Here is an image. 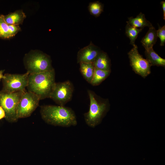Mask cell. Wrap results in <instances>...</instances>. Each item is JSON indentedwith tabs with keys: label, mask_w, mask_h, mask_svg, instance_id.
<instances>
[{
	"label": "cell",
	"mask_w": 165,
	"mask_h": 165,
	"mask_svg": "<svg viewBox=\"0 0 165 165\" xmlns=\"http://www.w3.org/2000/svg\"><path fill=\"white\" fill-rule=\"evenodd\" d=\"M146 59L151 66L165 67V59L160 57L153 50V48L145 50Z\"/></svg>",
	"instance_id": "15"
},
{
	"label": "cell",
	"mask_w": 165,
	"mask_h": 165,
	"mask_svg": "<svg viewBox=\"0 0 165 165\" xmlns=\"http://www.w3.org/2000/svg\"><path fill=\"white\" fill-rule=\"evenodd\" d=\"M74 90L69 80L56 83L50 98L58 105L64 106L72 99Z\"/></svg>",
	"instance_id": "8"
},
{
	"label": "cell",
	"mask_w": 165,
	"mask_h": 165,
	"mask_svg": "<svg viewBox=\"0 0 165 165\" xmlns=\"http://www.w3.org/2000/svg\"><path fill=\"white\" fill-rule=\"evenodd\" d=\"M90 104L88 112L83 114L86 124L91 127H94L99 124L108 109L109 104L107 99L98 96L93 91L87 90Z\"/></svg>",
	"instance_id": "3"
},
{
	"label": "cell",
	"mask_w": 165,
	"mask_h": 165,
	"mask_svg": "<svg viewBox=\"0 0 165 165\" xmlns=\"http://www.w3.org/2000/svg\"><path fill=\"white\" fill-rule=\"evenodd\" d=\"M130 64L135 72L145 78L151 73V66L148 61L139 53L135 45L128 53Z\"/></svg>",
	"instance_id": "9"
},
{
	"label": "cell",
	"mask_w": 165,
	"mask_h": 165,
	"mask_svg": "<svg viewBox=\"0 0 165 165\" xmlns=\"http://www.w3.org/2000/svg\"><path fill=\"white\" fill-rule=\"evenodd\" d=\"M88 9L90 14L95 17H98L103 11L104 5L98 1L91 2L89 3Z\"/></svg>",
	"instance_id": "20"
},
{
	"label": "cell",
	"mask_w": 165,
	"mask_h": 165,
	"mask_svg": "<svg viewBox=\"0 0 165 165\" xmlns=\"http://www.w3.org/2000/svg\"><path fill=\"white\" fill-rule=\"evenodd\" d=\"M93 63L95 68L111 71L110 60L107 54L102 51H101Z\"/></svg>",
	"instance_id": "12"
},
{
	"label": "cell",
	"mask_w": 165,
	"mask_h": 165,
	"mask_svg": "<svg viewBox=\"0 0 165 165\" xmlns=\"http://www.w3.org/2000/svg\"><path fill=\"white\" fill-rule=\"evenodd\" d=\"M156 30L153 27L149 29L145 36L142 39L141 42L145 50L153 48L157 38Z\"/></svg>",
	"instance_id": "14"
},
{
	"label": "cell",
	"mask_w": 165,
	"mask_h": 165,
	"mask_svg": "<svg viewBox=\"0 0 165 165\" xmlns=\"http://www.w3.org/2000/svg\"><path fill=\"white\" fill-rule=\"evenodd\" d=\"M5 116V112L3 108L0 106V120Z\"/></svg>",
	"instance_id": "22"
},
{
	"label": "cell",
	"mask_w": 165,
	"mask_h": 165,
	"mask_svg": "<svg viewBox=\"0 0 165 165\" xmlns=\"http://www.w3.org/2000/svg\"><path fill=\"white\" fill-rule=\"evenodd\" d=\"M21 29L19 25L8 24L6 21L4 16L0 15V38L3 39L11 38L15 36Z\"/></svg>",
	"instance_id": "11"
},
{
	"label": "cell",
	"mask_w": 165,
	"mask_h": 165,
	"mask_svg": "<svg viewBox=\"0 0 165 165\" xmlns=\"http://www.w3.org/2000/svg\"><path fill=\"white\" fill-rule=\"evenodd\" d=\"M101 50L91 41L87 46L80 49L77 54V62L93 63Z\"/></svg>",
	"instance_id": "10"
},
{
	"label": "cell",
	"mask_w": 165,
	"mask_h": 165,
	"mask_svg": "<svg viewBox=\"0 0 165 165\" xmlns=\"http://www.w3.org/2000/svg\"><path fill=\"white\" fill-rule=\"evenodd\" d=\"M4 71V70H0V80L4 77V75L3 74Z\"/></svg>",
	"instance_id": "24"
},
{
	"label": "cell",
	"mask_w": 165,
	"mask_h": 165,
	"mask_svg": "<svg viewBox=\"0 0 165 165\" xmlns=\"http://www.w3.org/2000/svg\"><path fill=\"white\" fill-rule=\"evenodd\" d=\"M24 62L27 72L29 74L49 71L54 69L50 57L40 51H33L26 54L24 59Z\"/></svg>",
	"instance_id": "4"
},
{
	"label": "cell",
	"mask_w": 165,
	"mask_h": 165,
	"mask_svg": "<svg viewBox=\"0 0 165 165\" xmlns=\"http://www.w3.org/2000/svg\"><path fill=\"white\" fill-rule=\"evenodd\" d=\"M29 74L27 72L23 74H5L2 79V90L8 93L25 90Z\"/></svg>",
	"instance_id": "7"
},
{
	"label": "cell",
	"mask_w": 165,
	"mask_h": 165,
	"mask_svg": "<svg viewBox=\"0 0 165 165\" xmlns=\"http://www.w3.org/2000/svg\"><path fill=\"white\" fill-rule=\"evenodd\" d=\"M128 20L127 24L137 28L143 29L145 27L149 28L153 27L152 24L146 19L145 14L141 12L136 17H131Z\"/></svg>",
	"instance_id": "13"
},
{
	"label": "cell",
	"mask_w": 165,
	"mask_h": 165,
	"mask_svg": "<svg viewBox=\"0 0 165 165\" xmlns=\"http://www.w3.org/2000/svg\"><path fill=\"white\" fill-rule=\"evenodd\" d=\"M26 17L22 10H19L4 16L6 22L9 24L19 25L22 24Z\"/></svg>",
	"instance_id": "16"
},
{
	"label": "cell",
	"mask_w": 165,
	"mask_h": 165,
	"mask_svg": "<svg viewBox=\"0 0 165 165\" xmlns=\"http://www.w3.org/2000/svg\"><path fill=\"white\" fill-rule=\"evenodd\" d=\"M110 73L111 71L102 70L95 68L94 75L90 84L93 86L98 85L108 76Z\"/></svg>",
	"instance_id": "18"
},
{
	"label": "cell",
	"mask_w": 165,
	"mask_h": 165,
	"mask_svg": "<svg viewBox=\"0 0 165 165\" xmlns=\"http://www.w3.org/2000/svg\"><path fill=\"white\" fill-rule=\"evenodd\" d=\"M80 71L85 80L90 83L92 79L95 67L92 63H80Z\"/></svg>",
	"instance_id": "17"
},
{
	"label": "cell",
	"mask_w": 165,
	"mask_h": 165,
	"mask_svg": "<svg viewBox=\"0 0 165 165\" xmlns=\"http://www.w3.org/2000/svg\"><path fill=\"white\" fill-rule=\"evenodd\" d=\"M142 30L135 28L127 24L125 28V34L130 40V44L133 46L135 45V41L138 34Z\"/></svg>",
	"instance_id": "19"
},
{
	"label": "cell",
	"mask_w": 165,
	"mask_h": 165,
	"mask_svg": "<svg viewBox=\"0 0 165 165\" xmlns=\"http://www.w3.org/2000/svg\"><path fill=\"white\" fill-rule=\"evenodd\" d=\"M160 4L162 6L163 12V18L165 20V1H162L160 2Z\"/></svg>",
	"instance_id": "23"
},
{
	"label": "cell",
	"mask_w": 165,
	"mask_h": 165,
	"mask_svg": "<svg viewBox=\"0 0 165 165\" xmlns=\"http://www.w3.org/2000/svg\"><path fill=\"white\" fill-rule=\"evenodd\" d=\"M42 119L47 124L54 126L69 127L77 124L76 116L71 108L64 106L44 105L40 107Z\"/></svg>",
	"instance_id": "1"
},
{
	"label": "cell",
	"mask_w": 165,
	"mask_h": 165,
	"mask_svg": "<svg viewBox=\"0 0 165 165\" xmlns=\"http://www.w3.org/2000/svg\"><path fill=\"white\" fill-rule=\"evenodd\" d=\"M55 70L29 74L28 91L36 95L40 100L50 98L56 83Z\"/></svg>",
	"instance_id": "2"
},
{
	"label": "cell",
	"mask_w": 165,
	"mask_h": 165,
	"mask_svg": "<svg viewBox=\"0 0 165 165\" xmlns=\"http://www.w3.org/2000/svg\"><path fill=\"white\" fill-rule=\"evenodd\" d=\"M156 32L157 37H159L160 39V46H164L165 43V25L159 27Z\"/></svg>",
	"instance_id": "21"
},
{
	"label": "cell",
	"mask_w": 165,
	"mask_h": 165,
	"mask_svg": "<svg viewBox=\"0 0 165 165\" xmlns=\"http://www.w3.org/2000/svg\"><path fill=\"white\" fill-rule=\"evenodd\" d=\"M40 100L35 94L26 91L22 96L17 107V119H18L30 116L38 106Z\"/></svg>",
	"instance_id": "6"
},
{
	"label": "cell",
	"mask_w": 165,
	"mask_h": 165,
	"mask_svg": "<svg viewBox=\"0 0 165 165\" xmlns=\"http://www.w3.org/2000/svg\"><path fill=\"white\" fill-rule=\"evenodd\" d=\"M8 93L0 90V106L4 109L5 119L10 123L16 122V108L18 104L24 93L26 91Z\"/></svg>",
	"instance_id": "5"
}]
</instances>
